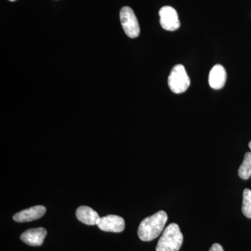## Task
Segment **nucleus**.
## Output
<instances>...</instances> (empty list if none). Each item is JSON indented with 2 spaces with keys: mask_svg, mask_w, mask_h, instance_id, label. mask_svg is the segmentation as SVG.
Segmentation results:
<instances>
[{
  "mask_svg": "<svg viewBox=\"0 0 251 251\" xmlns=\"http://www.w3.org/2000/svg\"><path fill=\"white\" fill-rule=\"evenodd\" d=\"M190 79L184 66L177 64L172 69L168 77V86L175 94L184 93L189 87Z\"/></svg>",
  "mask_w": 251,
  "mask_h": 251,
  "instance_id": "7ed1b4c3",
  "label": "nucleus"
},
{
  "mask_svg": "<svg viewBox=\"0 0 251 251\" xmlns=\"http://www.w3.org/2000/svg\"><path fill=\"white\" fill-rule=\"evenodd\" d=\"M47 231L44 227L27 229L21 236V240L31 247H39L44 243Z\"/></svg>",
  "mask_w": 251,
  "mask_h": 251,
  "instance_id": "6e6552de",
  "label": "nucleus"
},
{
  "mask_svg": "<svg viewBox=\"0 0 251 251\" xmlns=\"http://www.w3.org/2000/svg\"><path fill=\"white\" fill-rule=\"evenodd\" d=\"M76 217L82 224L94 226L98 224L100 217L98 213L87 206H80L76 210Z\"/></svg>",
  "mask_w": 251,
  "mask_h": 251,
  "instance_id": "9d476101",
  "label": "nucleus"
},
{
  "mask_svg": "<svg viewBox=\"0 0 251 251\" xmlns=\"http://www.w3.org/2000/svg\"><path fill=\"white\" fill-rule=\"evenodd\" d=\"M249 148H250V150H251V140L250 143L249 144Z\"/></svg>",
  "mask_w": 251,
  "mask_h": 251,
  "instance_id": "4468645a",
  "label": "nucleus"
},
{
  "mask_svg": "<svg viewBox=\"0 0 251 251\" xmlns=\"http://www.w3.org/2000/svg\"><path fill=\"white\" fill-rule=\"evenodd\" d=\"M97 226L104 232H121L125 229V221L121 216L108 215L100 218Z\"/></svg>",
  "mask_w": 251,
  "mask_h": 251,
  "instance_id": "423d86ee",
  "label": "nucleus"
},
{
  "mask_svg": "<svg viewBox=\"0 0 251 251\" xmlns=\"http://www.w3.org/2000/svg\"><path fill=\"white\" fill-rule=\"evenodd\" d=\"M227 80V72L221 64H216L211 69L209 75V84L211 88L220 90L224 87Z\"/></svg>",
  "mask_w": 251,
  "mask_h": 251,
  "instance_id": "1a4fd4ad",
  "label": "nucleus"
},
{
  "mask_svg": "<svg viewBox=\"0 0 251 251\" xmlns=\"http://www.w3.org/2000/svg\"><path fill=\"white\" fill-rule=\"evenodd\" d=\"M209 251H224V249H223L222 246L220 245L219 244H214L210 249H209Z\"/></svg>",
  "mask_w": 251,
  "mask_h": 251,
  "instance_id": "ddd939ff",
  "label": "nucleus"
},
{
  "mask_svg": "<svg viewBox=\"0 0 251 251\" xmlns=\"http://www.w3.org/2000/svg\"><path fill=\"white\" fill-rule=\"evenodd\" d=\"M9 1H16V0H9Z\"/></svg>",
  "mask_w": 251,
  "mask_h": 251,
  "instance_id": "2eb2a0df",
  "label": "nucleus"
},
{
  "mask_svg": "<svg viewBox=\"0 0 251 251\" xmlns=\"http://www.w3.org/2000/svg\"><path fill=\"white\" fill-rule=\"evenodd\" d=\"M46 211V209L44 206H34L29 209L19 211L15 214L13 219L18 223L30 222L40 219L45 214Z\"/></svg>",
  "mask_w": 251,
  "mask_h": 251,
  "instance_id": "0eeeda50",
  "label": "nucleus"
},
{
  "mask_svg": "<svg viewBox=\"0 0 251 251\" xmlns=\"http://www.w3.org/2000/svg\"><path fill=\"white\" fill-rule=\"evenodd\" d=\"M168 215L164 211H159L149 216L140 223L138 227V237L143 242H151L158 237L164 229Z\"/></svg>",
  "mask_w": 251,
  "mask_h": 251,
  "instance_id": "f257e3e1",
  "label": "nucleus"
},
{
  "mask_svg": "<svg viewBox=\"0 0 251 251\" xmlns=\"http://www.w3.org/2000/svg\"><path fill=\"white\" fill-rule=\"evenodd\" d=\"M242 210L244 216L251 219V190L249 188H246L243 193Z\"/></svg>",
  "mask_w": 251,
  "mask_h": 251,
  "instance_id": "f8f14e48",
  "label": "nucleus"
},
{
  "mask_svg": "<svg viewBox=\"0 0 251 251\" xmlns=\"http://www.w3.org/2000/svg\"><path fill=\"white\" fill-rule=\"evenodd\" d=\"M183 239L179 226L170 224L163 231L157 244L156 251H179L182 246Z\"/></svg>",
  "mask_w": 251,
  "mask_h": 251,
  "instance_id": "f03ea898",
  "label": "nucleus"
},
{
  "mask_svg": "<svg viewBox=\"0 0 251 251\" xmlns=\"http://www.w3.org/2000/svg\"><path fill=\"white\" fill-rule=\"evenodd\" d=\"M120 17L125 34L131 39L138 37L140 34V25L133 9L125 6L120 11Z\"/></svg>",
  "mask_w": 251,
  "mask_h": 251,
  "instance_id": "20e7f679",
  "label": "nucleus"
},
{
  "mask_svg": "<svg viewBox=\"0 0 251 251\" xmlns=\"http://www.w3.org/2000/svg\"><path fill=\"white\" fill-rule=\"evenodd\" d=\"M160 23L167 31H175L179 29L180 22L178 14L174 8L170 6L162 7L159 11Z\"/></svg>",
  "mask_w": 251,
  "mask_h": 251,
  "instance_id": "39448f33",
  "label": "nucleus"
},
{
  "mask_svg": "<svg viewBox=\"0 0 251 251\" xmlns=\"http://www.w3.org/2000/svg\"><path fill=\"white\" fill-rule=\"evenodd\" d=\"M239 176L243 179H248L251 176V152L246 153L244 161L239 168Z\"/></svg>",
  "mask_w": 251,
  "mask_h": 251,
  "instance_id": "9b49d317",
  "label": "nucleus"
}]
</instances>
